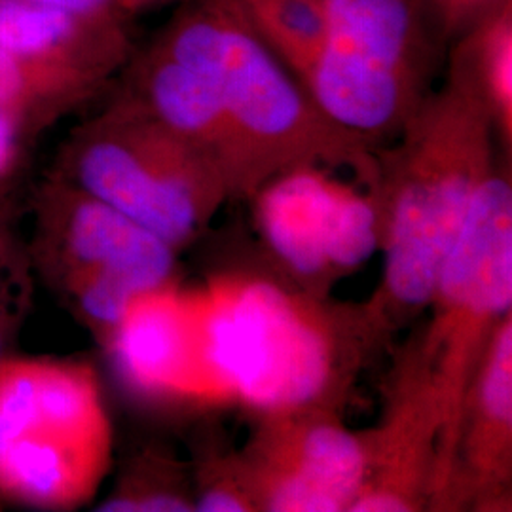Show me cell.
Wrapping results in <instances>:
<instances>
[{"label":"cell","mask_w":512,"mask_h":512,"mask_svg":"<svg viewBox=\"0 0 512 512\" xmlns=\"http://www.w3.org/2000/svg\"><path fill=\"white\" fill-rule=\"evenodd\" d=\"M192 289L220 403L255 416L344 412L387 344L363 302L308 293L272 270L220 272Z\"/></svg>","instance_id":"obj_1"},{"label":"cell","mask_w":512,"mask_h":512,"mask_svg":"<svg viewBox=\"0 0 512 512\" xmlns=\"http://www.w3.org/2000/svg\"><path fill=\"white\" fill-rule=\"evenodd\" d=\"M497 143L475 88L450 65L444 84L378 150L368 190L378 209L382 275L363 304L385 342L427 308L478 192L503 162Z\"/></svg>","instance_id":"obj_2"},{"label":"cell","mask_w":512,"mask_h":512,"mask_svg":"<svg viewBox=\"0 0 512 512\" xmlns=\"http://www.w3.org/2000/svg\"><path fill=\"white\" fill-rule=\"evenodd\" d=\"M154 40L211 88L241 148L249 198L275 175L306 165L349 171L366 188L374 183L380 147L319 110L234 0H184Z\"/></svg>","instance_id":"obj_3"},{"label":"cell","mask_w":512,"mask_h":512,"mask_svg":"<svg viewBox=\"0 0 512 512\" xmlns=\"http://www.w3.org/2000/svg\"><path fill=\"white\" fill-rule=\"evenodd\" d=\"M114 431L97 370L80 359L0 363V501L90 505L112 469Z\"/></svg>","instance_id":"obj_4"},{"label":"cell","mask_w":512,"mask_h":512,"mask_svg":"<svg viewBox=\"0 0 512 512\" xmlns=\"http://www.w3.org/2000/svg\"><path fill=\"white\" fill-rule=\"evenodd\" d=\"M52 173L181 251L230 203L219 171L116 95L71 131Z\"/></svg>","instance_id":"obj_5"},{"label":"cell","mask_w":512,"mask_h":512,"mask_svg":"<svg viewBox=\"0 0 512 512\" xmlns=\"http://www.w3.org/2000/svg\"><path fill=\"white\" fill-rule=\"evenodd\" d=\"M427 323L414 332L437 395L439 452L427 511L450 467L459 412L497 325L512 311L511 165L501 162L476 196L427 302Z\"/></svg>","instance_id":"obj_6"},{"label":"cell","mask_w":512,"mask_h":512,"mask_svg":"<svg viewBox=\"0 0 512 512\" xmlns=\"http://www.w3.org/2000/svg\"><path fill=\"white\" fill-rule=\"evenodd\" d=\"M431 29L423 0H327V37L300 84L334 124L382 147L431 92Z\"/></svg>","instance_id":"obj_7"},{"label":"cell","mask_w":512,"mask_h":512,"mask_svg":"<svg viewBox=\"0 0 512 512\" xmlns=\"http://www.w3.org/2000/svg\"><path fill=\"white\" fill-rule=\"evenodd\" d=\"M33 213L31 266L99 342L135 298L175 281L177 249L52 171Z\"/></svg>","instance_id":"obj_8"},{"label":"cell","mask_w":512,"mask_h":512,"mask_svg":"<svg viewBox=\"0 0 512 512\" xmlns=\"http://www.w3.org/2000/svg\"><path fill=\"white\" fill-rule=\"evenodd\" d=\"M249 203L272 272L308 293L329 296L378 253L372 192L329 167L306 165L279 173Z\"/></svg>","instance_id":"obj_9"},{"label":"cell","mask_w":512,"mask_h":512,"mask_svg":"<svg viewBox=\"0 0 512 512\" xmlns=\"http://www.w3.org/2000/svg\"><path fill=\"white\" fill-rule=\"evenodd\" d=\"M236 450L256 512H349L365 482L366 429H351L338 410L256 416Z\"/></svg>","instance_id":"obj_10"},{"label":"cell","mask_w":512,"mask_h":512,"mask_svg":"<svg viewBox=\"0 0 512 512\" xmlns=\"http://www.w3.org/2000/svg\"><path fill=\"white\" fill-rule=\"evenodd\" d=\"M122 385L158 406L219 408L194 289L177 279L141 294L101 342Z\"/></svg>","instance_id":"obj_11"},{"label":"cell","mask_w":512,"mask_h":512,"mask_svg":"<svg viewBox=\"0 0 512 512\" xmlns=\"http://www.w3.org/2000/svg\"><path fill=\"white\" fill-rule=\"evenodd\" d=\"M384 384L382 416L366 429L365 482L349 512L427 511L440 414L414 334L397 351Z\"/></svg>","instance_id":"obj_12"},{"label":"cell","mask_w":512,"mask_h":512,"mask_svg":"<svg viewBox=\"0 0 512 512\" xmlns=\"http://www.w3.org/2000/svg\"><path fill=\"white\" fill-rule=\"evenodd\" d=\"M512 511V311L497 325L459 412L431 512Z\"/></svg>","instance_id":"obj_13"},{"label":"cell","mask_w":512,"mask_h":512,"mask_svg":"<svg viewBox=\"0 0 512 512\" xmlns=\"http://www.w3.org/2000/svg\"><path fill=\"white\" fill-rule=\"evenodd\" d=\"M116 95L194 148L224 179L230 202L249 200L243 154L207 82L154 38L135 48Z\"/></svg>","instance_id":"obj_14"},{"label":"cell","mask_w":512,"mask_h":512,"mask_svg":"<svg viewBox=\"0 0 512 512\" xmlns=\"http://www.w3.org/2000/svg\"><path fill=\"white\" fill-rule=\"evenodd\" d=\"M0 44L105 92L133 54L129 23H103L27 0H0Z\"/></svg>","instance_id":"obj_15"},{"label":"cell","mask_w":512,"mask_h":512,"mask_svg":"<svg viewBox=\"0 0 512 512\" xmlns=\"http://www.w3.org/2000/svg\"><path fill=\"white\" fill-rule=\"evenodd\" d=\"M450 65L475 88L492 118L499 147L511 156L512 0H503L454 38Z\"/></svg>","instance_id":"obj_16"},{"label":"cell","mask_w":512,"mask_h":512,"mask_svg":"<svg viewBox=\"0 0 512 512\" xmlns=\"http://www.w3.org/2000/svg\"><path fill=\"white\" fill-rule=\"evenodd\" d=\"M97 95L95 88L73 76L31 63L0 44V112L35 135Z\"/></svg>","instance_id":"obj_17"},{"label":"cell","mask_w":512,"mask_h":512,"mask_svg":"<svg viewBox=\"0 0 512 512\" xmlns=\"http://www.w3.org/2000/svg\"><path fill=\"white\" fill-rule=\"evenodd\" d=\"M95 511H196L192 467L160 446L143 448L128 459Z\"/></svg>","instance_id":"obj_18"},{"label":"cell","mask_w":512,"mask_h":512,"mask_svg":"<svg viewBox=\"0 0 512 512\" xmlns=\"http://www.w3.org/2000/svg\"><path fill=\"white\" fill-rule=\"evenodd\" d=\"M234 2L256 37L302 82L327 37V0Z\"/></svg>","instance_id":"obj_19"},{"label":"cell","mask_w":512,"mask_h":512,"mask_svg":"<svg viewBox=\"0 0 512 512\" xmlns=\"http://www.w3.org/2000/svg\"><path fill=\"white\" fill-rule=\"evenodd\" d=\"M192 467L198 512H256L238 450H207Z\"/></svg>","instance_id":"obj_20"},{"label":"cell","mask_w":512,"mask_h":512,"mask_svg":"<svg viewBox=\"0 0 512 512\" xmlns=\"http://www.w3.org/2000/svg\"><path fill=\"white\" fill-rule=\"evenodd\" d=\"M31 298V262L21 255L8 236L6 226L0 228V363L10 357V349L19 327L29 310Z\"/></svg>","instance_id":"obj_21"},{"label":"cell","mask_w":512,"mask_h":512,"mask_svg":"<svg viewBox=\"0 0 512 512\" xmlns=\"http://www.w3.org/2000/svg\"><path fill=\"white\" fill-rule=\"evenodd\" d=\"M35 137L37 135L19 120L0 112V205L8 202V192L16 186L27 148Z\"/></svg>","instance_id":"obj_22"},{"label":"cell","mask_w":512,"mask_h":512,"mask_svg":"<svg viewBox=\"0 0 512 512\" xmlns=\"http://www.w3.org/2000/svg\"><path fill=\"white\" fill-rule=\"evenodd\" d=\"M440 38H458L476 19L503 0H423Z\"/></svg>","instance_id":"obj_23"},{"label":"cell","mask_w":512,"mask_h":512,"mask_svg":"<svg viewBox=\"0 0 512 512\" xmlns=\"http://www.w3.org/2000/svg\"><path fill=\"white\" fill-rule=\"evenodd\" d=\"M40 6L63 10L80 18L103 23H129L131 18L124 12L120 0H27Z\"/></svg>","instance_id":"obj_24"},{"label":"cell","mask_w":512,"mask_h":512,"mask_svg":"<svg viewBox=\"0 0 512 512\" xmlns=\"http://www.w3.org/2000/svg\"><path fill=\"white\" fill-rule=\"evenodd\" d=\"M167 2H173V0H120L124 12L128 14L129 18L137 16L139 12H145V10H150V8L167 4Z\"/></svg>","instance_id":"obj_25"},{"label":"cell","mask_w":512,"mask_h":512,"mask_svg":"<svg viewBox=\"0 0 512 512\" xmlns=\"http://www.w3.org/2000/svg\"><path fill=\"white\" fill-rule=\"evenodd\" d=\"M6 224V205H0V226Z\"/></svg>","instance_id":"obj_26"},{"label":"cell","mask_w":512,"mask_h":512,"mask_svg":"<svg viewBox=\"0 0 512 512\" xmlns=\"http://www.w3.org/2000/svg\"><path fill=\"white\" fill-rule=\"evenodd\" d=\"M4 226H6V224H4ZM0 228H2V226H0Z\"/></svg>","instance_id":"obj_27"}]
</instances>
